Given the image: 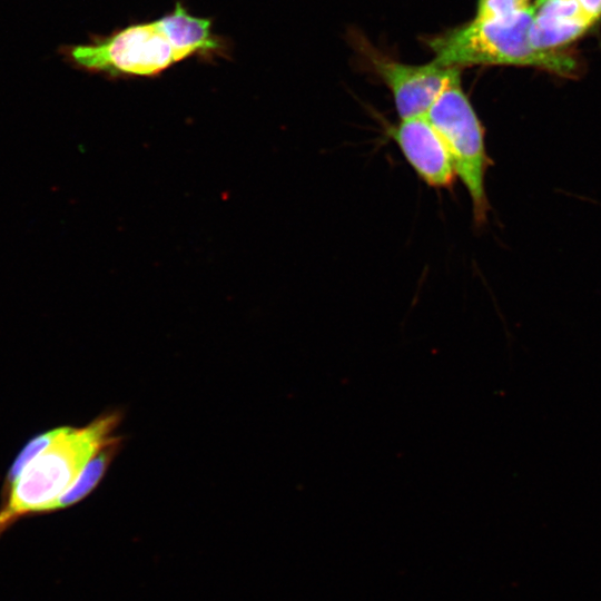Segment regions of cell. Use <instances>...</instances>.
I'll list each match as a JSON object with an SVG mask.
<instances>
[{
  "mask_svg": "<svg viewBox=\"0 0 601 601\" xmlns=\"http://www.w3.org/2000/svg\"><path fill=\"white\" fill-rule=\"evenodd\" d=\"M119 446L111 437L85 465L75 482L53 505V511L69 508L83 500L100 482Z\"/></svg>",
  "mask_w": 601,
  "mask_h": 601,
  "instance_id": "9c48e42d",
  "label": "cell"
},
{
  "mask_svg": "<svg viewBox=\"0 0 601 601\" xmlns=\"http://www.w3.org/2000/svg\"><path fill=\"white\" fill-rule=\"evenodd\" d=\"M532 7L514 16L477 20L426 39L436 61L447 67L525 66L573 77L578 62L559 50H540L530 41Z\"/></svg>",
  "mask_w": 601,
  "mask_h": 601,
  "instance_id": "7a4b0ae2",
  "label": "cell"
},
{
  "mask_svg": "<svg viewBox=\"0 0 601 601\" xmlns=\"http://www.w3.org/2000/svg\"><path fill=\"white\" fill-rule=\"evenodd\" d=\"M118 421V414L110 413L83 427H58L52 442L2 490L0 536L26 516L53 511L60 495L112 437Z\"/></svg>",
  "mask_w": 601,
  "mask_h": 601,
  "instance_id": "6da1fadb",
  "label": "cell"
},
{
  "mask_svg": "<svg viewBox=\"0 0 601 601\" xmlns=\"http://www.w3.org/2000/svg\"><path fill=\"white\" fill-rule=\"evenodd\" d=\"M375 72L392 92L401 119L425 116L442 92L460 80V68L433 60L408 65L385 57L372 56Z\"/></svg>",
  "mask_w": 601,
  "mask_h": 601,
  "instance_id": "5b68a950",
  "label": "cell"
},
{
  "mask_svg": "<svg viewBox=\"0 0 601 601\" xmlns=\"http://www.w3.org/2000/svg\"><path fill=\"white\" fill-rule=\"evenodd\" d=\"M57 431L58 427L36 435L22 447L8 470L3 482V489L13 483L23 469L52 442Z\"/></svg>",
  "mask_w": 601,
  "mask_h": 601,
  "instance_id": "30bf717a",
  "label": "cell"
},
{
  "mask_svg": "<svg viewBox=\"0 0 601 601\" xmlns=\"http://www.w3.org/2000/svg\"><path fill=\"white\" fill-rule=\"evenodd\" d=\"M158 22L180 60L193 55H217L225 49L221 39L211 32V21L189 14L179 2Z\"/></svg>",
  "mask_w": 601,
  "mask_h": 601,
  "instance_id": "ba28073f",
  "label": "cell"
},
{
  "mask_svg": "<svg viewBox=\"0 0 601 601\" xmlns=\"http://www.w3.org/2000/svg\"><path fill=\"white\" fill-rule=\"evenodd\" d=\"M425 116L441 135L456 177L469 193L475 225L483 226L490 210L485 177L493 161L486 150L485 129L461 79L442 92Z\"/></svg>",
  "mask_w": 601,
  "mask_h": 601,
  "instance_id": "3957f363",
  "label": "cell"
},
{
  "mask_svg": "<svg viewBox=\"0 0 601 601\" xmlns=\"http://www.w3.org/2000/svg\"><path fill=\"white\" fill-rule=\"evenodd\" d=\"M532 7L531 0H477L474 19L505 18Z\"/></svg>",
  "mask_w": 601,
  "mask_h": 601,
  "instance_id": "8fae6325",
  "label": "cell"
},
{
  "mask_svg": "<svg viewBox=\"0 0 601 601\" xmlns=\"http://www.w3.org/2000/svg\"><path fill=\"white\" fill-rule=\"evenodd\" d=\"M598 20L577 0H536L530 41L540 50H558L584 35Z\"/></svg>",
  "mask_w": 601,
  "mask_h": 601,
  "instance_id": "52a82bcc",
  "label": "cell"
},
{
  "mask_svg": "<svg viewBox=\"0 0 601 601\" xmlns=\"http://www.w3.org/2000/svg\"><path fill=\"white\" fill-rule=\"evenodd\" d=\"M386 132L426 185L439 189L453 186L456 174L452 158L426 116L401 119Z\"/></svg>",
  "mask_w": 601,
  "mask_h": 601,
  "instance_id": "8992f818",
  "label": "cell"
},
{
  "mask_svg": "<svg viewBox=\"0 0 601 601\" xmlns=\"http://www.w3.org/2000/svg\"><path fill=\"white\" fill-rule=\"evenodd\" d=\"M582 8L594 17L597 20L601 18V0H577Z\"/></svg>",
  "mask_w": 601,
  "mask_h": 601,
  "instance_id": "7c38bea8",
  "label": "cell"
},
{
  "mask_svg": "<svg viewBox=\"0 0 601 601\" xmlns=\"http://www.w3.org/2000/svg\"><path fill=\"white\" fill-rule=\"evenodd\" d=\"M62 53L81 69L109 76H155L180 61L158 20L65 47Z\"/></svg>",
  "mask_w": 601,
  "mask_h": 601,
  "instance_id": "277c9868",
  "label": "cell"
}]
</instances>
